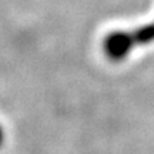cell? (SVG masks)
Masks as SVG:
<instances>
[{"mask_svg":"<svg viewBox=\"0 0 154 154\" xmlns=\"http://www.w3.org/2000/svg\"><path fill=\"white\" fill-rule=\"evenodd\" d=\"M5 141H6V130H5V127H3V124L0 123V149L3 147Z\"/></svg>","mask_w":154,"mask_h":154,"instance_id":"7a4b0ae2","label":"cell"},{"mask_svg":"<svg viewBox=\"0 0 154 154\" xmlns=\"http://www.w3.org/2000/svg\"><path fill=\"white\" fill-rule=\"evenodd\" d=\"M154 42V22L134 30H114L103 38V53L113 63L126 60L137 46H147Z\"/></svg>","mask_w":154,"mask_h":154,"instance_id":"6da1fadb","label":"cell"}]
</instances>
